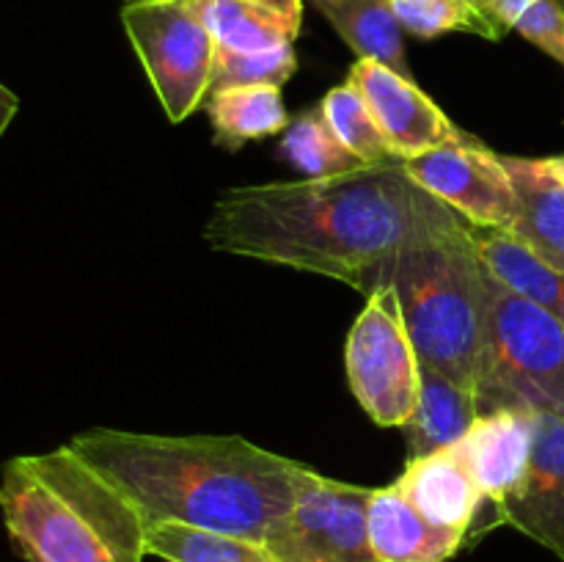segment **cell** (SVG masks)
Here are the masks:
<instances>
[{"instance_id":"f546056e","label":"cell","mask_w":564,"mask_h":562,"mask_svg":"<svg viewBox=\"0 0 564 562\" xmlns=\"http://www.w3.org/2000/svg\"><path fill=\"white\" fill-rule=\"evenodd\" d=\"M556 3H560V6H562V9H564V0H556Z\"/></svg>"},{"instance_id":"8fae6325","label":"cell","mask_w":564,"mask_h":562,"mask_svg":"<svg viewBox=\"0 0 564 562\" xmlns=\"http://www.w3.org/2000/svg\"><path fill=\"white\" fill-rule=\"evenodd\" d=\"M496 521L518 529L564 560V413L534 411V444L527 472L496 505Z\"/></svg>"},{"instance_id":"7c38bea8","label":"cell","mask_w":564,"mask_h":562,"mask_svg":"<svg viewBox=\"0 0 564 562\" xmlns=\"http://www.w3.org/2000/svg\"><path fill=\"white\" fill-rule=\"evenodd\" d=\"M534 444V411L499 408L477 417L457 452L494 507L521 483Z\"/></svg>"},{"instance_id":"9a60e30c","label":"cell","mask_w":564,"mask_h":562,"mask_svg":"<svg viewBox=\"0 0 564 562\" xmlns=\"http://www.w3.org/2000/svg\"><path fill=\"white\" fill-rule=\"evenodd\" d=\"M516 187V218L507 229L564 273V182L545 160L505 158Z\"/></svg>"},{"instance_id":"ffe728a7","label":"cell","mask_w":564,"mask_h":562,"mask_svg":"<svg viewBox=\"0 0 564 562\" xmlns=\"http://www.w3.org/2000/svg\"><path fill=\"white\" fill-rule=\"evenodd\" d=\"M204 108L213 119L215 141L224 149H240L290 125L279 86L220 88L204 97Z\"/></svg>"},{"instance_id":"d6986e66","label":"cell","mask_w":564,"mask_h":562,"mask_svg":"<svg viewBox=\"0 0 564 562\" xmlns=\"http://www.w3.org/2000/svg\"><path fill=\"white\" fill-rule=\"evenodd\" d=\"M308 3L334 25L347 47L356 50L358 58L378 61L413 80L405 58V31L391 9V0H308Z\"/></svg>"},{"instance_id":"6da1fadb","label":"cell","mask_w":564,"mask_h":562,"mask_svg":"<svg viewBox=\"0 0 564 562\" xmlns=\"http://www.w3.org/2000/svg\"><path fill=\"white\" fill-rule=\"evenodd\" d=\"M416 182L402 160L323 180L237 187L215 202V251L328 275L364 295L391 281Z\"/></svg>"},{"instance_id":"cb8c5ba5","label":"cell","mask_w":564,"mask_h":562,"mask_svg":"<svg viewBox=\"0 0 564 562\" xmlns=\"http://www.w3.org/2000/svg\"><path fill=\"white\" fill-rule=\"evenodd\" d=\"M325 119L334 127L336 136L341 138L347 149L356 154L361 163L380 165L394 163V152H391L389 141H386L383 130H380L378 119L372 116L369 105L358 94L352 83H341V86L330 88L319 102Z\"/></svg>"},{"instance_id":"7a4b0ae2","label":"cell","mask_w":564,"mask_h":562,"mask_svg":"<svg viewBox=\"0 0 564 562\" xmlns=\"http://www.w3.org/2000/svg\"><path fill=\"white\" fill-rule=\"evenodd\" d=\"M72 452L102 474L147 527L191 523L268 540L292 510L306 466L240 435H149L88 430Z\"/></svg>"},{"instance_id":"9c48e42d","label":"cell","mask_w":564,"mask_h":562,"mask_svg":"<svg viewBox=\"0 0 564 562\" xmlns=\"http://www.w3.org/2000/svg\"><path fill=\"white\" fill-rule=\"evenodd\" d=\"M405 174L482 229H507L516 218V187L505 158L474 138L402 160Z\"/></svg>"},{"instance_id":"f1b7e54d","label":"cell","mask_w":564,"mask_h":562,"mask_svg":"<svg viewBox=\"0 0 564 562\" xmlns=\"http://www.w3.org/2000/svg\"><path fill=\"white\" fill-rule=\"evenodd\" d=\"M135 3H158V0H127V6H135Z\"/></svg>"},{"instance_id":"7402d4cb","label":"cell","mask_w":564,"mask_h":562,"mask_svg":"<svg viewBox=\"0 0 564 562\" xmlns=\"http://www.w3.org/2000/svg\"><path fill=\"white\" fill-rule=\"evenodd\" d=\"M281 154H284L306 180H323V176L347 174V171H358L367 165L341 143V138L336 136L334 127L328 125V119H325L319 105L314 110L295 116V119L286 125L284 141H281Z\"/></svg>"},{"instance_id":"484cf974","label":"cell","mask_w":564,"mask_h":562,"mask_svg":"<svg viewBox=\"0 0 564 562\" xmlns=\"http://www.w3.org/2000/svg\"><path fill=\"white\" fill-rule=\"evenodd\" d=\"M295 50L292 44L284 47L264 50V53H237L215 44L213 77H209V91L235 86H284L295 72Z\"/></svg>"},{"instance_id":"ba28073f","label":"cell","mask_w":564,"mask_h":562,"mask_svg":"<svg viewBox=\"0 0 564 562\" xmlns=\"http://www.w3.org/2000/svg\"><path fill=\"white\" fill-rule=\"evenodd\" d=\"M372 488L303 468L292 510L268 534L275 562H380L369 545L367 499Z\"/></svg>"},{"instance_id":"277c9868","label":"cell","mask_w":564,"mask_h":562,"mask_svg":"<svg viewBox=\"0 0 564 562\" xmlns=\"http://www.w3.org/2000/svg\"><path fill=\"white\" fill-rule=\"evenodd\" d=\"M0 512L28 562H143L147 523L69 446L3 466Z\"/></svg>"},{"instance_id":"8992f818","label":"cell","mask_w":564,"mask_h":562,"mask_svg":"<svg viewBox=\"0 0 564 562\" xmlns=\"http://www.w3.org/2000/svg\"><path fill=\"white\" fill-rule=\"evenodd\" d=\"M347 383L372 422L402 428L419 402V356L391 281L367 295L345 345Z\"/></svg>"},{"instance_id":"3957f363","label":"cell","mask_w":564,"mask_h":562,"mask_svg":"<svg viewBox=\"0 0 564 562\" xmlns=\"http://www.w3.org/2000/svg\"><path fill=\"white\" fill-rule=\"evenodd\" d=\"M488 264L474 224L424 187H413L411 224L394 257L402 320L422 364L477 395V361L488 306Z\"/></svg>"},{"instance_id":"30bf717a","label":"cell","mask_w":564,"mask_h":562,"mask_svg":"<svg viewBox=\"0 0 564 562\" xmlns=\"http://www.w3.org/2000/svg\"><path fill=\"white\" fill-rule=\"evenodd\" d=\"M347 83H352L369 105L397 160L416 158L446 143L468 141L466 132L457 130L411 77H402L386 64L358 58Z\"/></svg>"},{"instance_id":"4316f807","label":"cell","mask_w":564,"mask_h":562,"mask_svg":"<svg viewBox=\"0 0 564 562\" xmlns=\"http://www.w3.org/2000/svg\"><path fill=\"white\" fill-rule=\"evenodd\" d=\"M17 110H20V99H17L14 91H9V88L0 83V136L9 130V125H11V119L17 116Z\"/></svg>"},{"instance_id":"603a6c76","label":"cell","mask_w":564,"mask_h":562,"mask_svg":"<svg viewBox=\"0 0 564 562\" xmlns=\"http://www.w3.org/2000/svg\"><path fill=\"white\" fill-rule=\"evenodd\" d=\"M402 31L419 39H435L444 33H474L496 42L505 28L477 3V0H391Z\"/></svg>"},{"instance_id":"52a82bcc","label":"cell","mask_w":564,"mask_h":562,"mask_svg":"<svg viewBox=\"0 0 564 562\" xmlns=\"http://www.w3.org/2000/svg\"><path fill=\"white\" fill-rule=\"evenodd\" d=\"M171 121H182L204 105L215 61V39L193 0H158L124 6L121 14Z\"/></svg>"},{"instance_id":"d4e9b609","label":"cell","mask_w":564,"mask_h":562,"mask_svg":"<svg viewBox=\"0 0 564 562\" xmlns=\"http://www.w3.org/2000/svg\"><path fill=\"white\" fill-rule=\"evenodd\" d=\"M507 31H518L564 64V9L556 0H477Z\"/></svg>"},{"instance_id":"44dd1931","label":"cell","mask_w":564,"mask_h":562,"mask_svg":"<svg viewBox=\"0 0 564 562\" xmlns=\"http://www.w3.org/2000/svg\"><path fill=\"white\" fill-rule=\"evenodd\" d=\"M147 556L165 562H275L262 540L191 523L147 527Z\"/></svg>"},{"instance_id":"ac0fdd59","label":"cell","mask_w":564,"mask_h":562,"mask_svg":"<svg viewBox=\"0 0 564 562\" xmlns=\"http://www.w3.org/2000/svg\"><path fill=\"white\" fill-rule=\"evenodd\" d=\"M474 240L490 273L518 295L529 298L564 323V273L545 262L510 229L474 226Z\"/></svg>"},{"instance_id":"83f0119b","label":"cell","mask_w":564,"mask_h":562,"mask_svg":"<svg viewBox=\"0 0 564 562\" xmlns=\"http://www.w3.org/2000/svg\"><path fill=\"white\" fill-rule=\"evenodd\" d=\"M545 165H549V171L556 180L564 182V154H560V158H545Z\"/></svg>"},{"instance_id":"4fadbf2b","label":"cell","mask_w":564,"mask_h":562,"mask_svg":"<svg viewBox=\"0 0 564 562\" xmlns=\"http://www.w3.org/2000/svg\"><path fill=\"white\" fill-rule=\"evenodd\" d=\"M367 534L380 562H446L466 543L463 534L430 523L397 483L369 494Z\"/></svg>"},{"instance_id":"5bb4252c","label":"cell","mask_w":564,"mask_h":562,"mask_svg":"<svg viewBox=\"0 0 564 562\" xmlns=\"http://www.w3.org/2000/svg\"><path fill=\"white\" fill-rule=\"evenodd\" d=\"M397 485L430 523L463 534V538L471 532L479 505L488 501L457 446L424 457H411Z\"/></svg>"},{"instance_id":"5b68a950","label":"cell","mask_w":564,"mask_h":562,"mask_svg":"<svg viewBox=\"0 0 564 562\" xmlns=\"http://www.w3.org/2000/svg\"><path fill=\"white\" fill-rule=\"evenodd\" d=\"M482 347L477 361L479 417L499 408L564 413V323L501 284L488 268Z\"/></svg>"},{"instance_id":"e0dca14e","label":"cell","mask_w":564,"mask_h":562,"mask_svg":"<svg viewBox=\"0 0 564 562\" xmlns=\"http://www.w3.org/2000/svg\"><path fill=\"white\" fill-rule=\"evenodd\" d=\"M477 417L479 406L471 389L419 361V402L411 419L402 424L408 461L460 444Z\"/></svg>"},{"instance_id":"2e32d148","label":"cell","mask_w":564,"mask_h":562,"mask_svg":"<svg viewBox=\"0 0 564 562\" xmlns=\"http://www.w3.org/2000/svg\"><path fill=\"white\" fill-rule=\"evenodd\" d=\"M215 44L237 53L292 44L301 33L303 0H193Z\"/></svg>"}]
</instances>
